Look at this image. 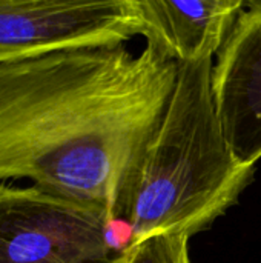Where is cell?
<instances>
[{"instance_id": "6da1fadb", "label": "cell", "mask_w": 261, "mask_h": 263, "mask_svg": "<svg viewBox=\"0 0 261 263\" xmlns=\"http://www.w3.org/2000/svg\"><path fill=\"white\" fill-rule=\"evenodd\" d=\"M177 76L149 42L0 63V183L28 180L112 225Z\"/></svg>"}, {"instance_id": "8992f818", "label": "cell", "mask_w": 261, "mask_h": 263, "mask_svg": "<svg viewBox=\"0 0 261 263\" xmlns=\"http://www.w3.org/2000/svg\"><path fill=\"white\" fill-rule=\"evenodd\" d=\"M245 5L243 0H137L142 35L178 65L214 59Z\"/></svg>"}, {"instance_id": "7a4b0ae2", "label": "cell", "mask_w": 261, "mask_h": 263, "mask_svg": "<svg viewBox=\"0 0 261 263\" xmlns=\"http://www.w3.org/2000/svg\"><path fill=\"white\" fill-rule=\"evenodd\" d=\"M214 59L178 65L162 122L129 174L117 220L129 242L208 230L234 206L254 177L228 140L212 92ZM128 242V243H129Z\"/></svg>"}, {"instance_id": "277c9868", "label": "cell", "mask_w": 261, "mask_h": 263, "mask_svg": "<svg viewBox=\"0 0 261 263\" xmlns=\"http://www.w3.org/2000/svg\"><path fill=\"white\" fill-rule=\"evenodd\" d=\"M142 31L137 0H0V63L125 45Z\"/></svg>"}, {"instance_id": "3957f363", "label": "cell", "mask_w": 261, "mask_h": 263, "mask_svg": "<svg viewBox=\"0 0 261 263\" xmlns=\"http://www.w3.org/2000/svg\"><path fill=\"white\" fill-rule=\"evenodd\" d=\"M111 227L37 186L0 183V263H112Z\"/></svg>"}, {"instance_id": "ba28073f", "label": "cell", "mask_w": 261, "mask_h": 263, "mask_svg": "<svg viewBox=\"0 0 261 263\" xmlns=\"http://www.w3.org/2000/svg\"><path fill=\"white\" fill-rule=\"evenodd\" d=\"M112 263H117V262H115V257H114V262H112Z\"/></svg>"}, {"instance_id": "52a82bcc", "label": "cell", "mask_w": 261, "mask_h": 263, "mask_svg": "<svg viewBox=\"0 0 261 263\" xmlns=\"http://www.w3.org/2000/svg\"><path fill=\"white\" fill-rule=\"evenodd\" d=\"M189 237L185 234H155L129 242L118 256L117 263H191Z\"/></svg>"}, {"instance_id": "5b68a950", "label": "cell", "mask_w": 261, "mask_h": 263, "mask_svg": "<svg viewBox=\"0 0 261 263\" xmlns=\"http://www.w3.org/2000/svg\"><path fill=\"white\" fill-rule=\"evenodd\" d=\"M212 92L235 159H261V2H246L212 68Z\"/></svg>"}]
</instances>
